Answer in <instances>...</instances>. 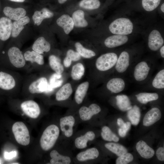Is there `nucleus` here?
I'll return each instance as SVG.
<instances>
[{
    "instance_id": "1",
    "label": "nucleus",
    "mask_w": 164,
    "mask_h": 164,
    "mask_svg": "<svg viewBox=\"0 0 164 164\" xmlns=\"http://www.w3.org/2000/svg\"><path fill=\"white\" fill-rule=\"evenodd\" d=\"M38 73L30 74L23 79L21 90L25 94L36 95L48 94L53 92L54 89L51 86L49 78Z\"/></svg>"
},
{
    "instance_id": "2",
    "label": "nucleus",
    "mask_w": 164,
    "mask_h": 164,
    "mask_svg": "<svg viewBox=\"0 0 164 164\" xmlns=\"http://www.w3.org/2000/svg\"><path fill=\"white\" fill-rule=\"evenodd\" d=\"M23 77L18 72L0 69V93H14L21 90Z\"/></svg>"
},
{
    "instance_id": "3",
    "label": "nucleus",
    "mask_w": 164,
    "mask_h": 164,
    "mask_svg": "<svg viewBox=\"0 0 164 164\" xmlns=\"http://www.w3.org/2000/svg\"><path fill=\"white\" fill-rule=\"evenodd\" d=\"M7 61L1 65L2 68L15 71L25 70L29 72L23 54L19 48L10 47L7 51Z\"/></svg>"
},
{
    "instance_id": "4",
    "label": "nucleus",
    "mask_w": 164,
    "mask_h": 164,
    "mask_svg": "<svg viewBox=\"0 0 164 164\" xmlns=\"http://www.w3.org/2000/svg\"><path fill=\"white\" fill-rule=\"evenodd\" d=\"M59 133V129L56 125H51L48 126L40 139V145L42 149L46 151L51 149L57 139Z\"/></svg>"
},
{
    "instance_id": "5",
    "label": "nucleus",
    "mask_w": 164,
    "mask_h": 164,
    "mask_svg": "<svg viewBox=\"0 0 164 164\" xmlns=\"http://www.w3.org/2000/svg\"><path fill=\"white\" fill-rule=\"evenodd\" d=\"M109 29L113 34L126 35L132 32L133 25L129 19L121 18L113 21L109 25Z\"/></svg>"
},
{
    "instance_id": "6",
    "label": "nucleus",
    "mask_w": 164,
    "mask_h": 164,
    "mask_svg": "<svg viewBox=\"0 0 164 164\" xmlns=\"http://www.w3.org/2000/svg\"><path fill=\"white\" fill-rule=\"evenodd\" d=\"M23 55L29 66L30 72L33 71L38 72L41 70L45 63L43 55L32 50L26 51L23 53Z\"/></svg>"
},
{
    "instance_id": "7",
    "label": "nucleus",
    "mask_w": 164,
    "mask_h": 164,
    "mask_svg": "<svg viewBox=\"0 0 164 164\" xmlns=\"http://www.w3.org/2000/svg\"><path fill=\"white\" fill-rule=\"evenodd\" d=\"M12 131L15 139L19 144L24 146L29 144L30 137L26 126L21 121H17L13 124Z\"/></svg>"
},
{
    "instance_id": "8",
    "label": "nucleus",
    "mask_w": 164,
    "mask_h": 164,
    "mask_svg": "<svg viewBox=\"0 0 164 164\" xmlns=\"http://www.w3.org/2000/svg\"><path fill=\"white\" fill-rule=\"evenodd\" d=\"M118 57L117 55L113 52L103 54L97 59L95 63L96 67L101 71L109 70L115 66Z\"/></svg>"
},
{
    "instance_id": "9",
    "label": "nucleus",
    "mask_w": 164,
    "mask_h": 164,
    "mask_svg": "<svg viewBox=\"0 0 164 164\" xmlns=\"http://www.w3.org/2000/svg\"><path fill=\"white\" fill-rule=\"evenodd\" d=\"M20 108L26 115L32 118H37L40 114V108L38 104L32 100H28L22 102Z\"/></svg>"
},
{
    "instance_id": "10",
    "label": "nucleus",
    "mask_w": 164,
    "mask_h": 164,
    "mask_svg": "<svg viewBox=\"0 0 164 164\" xmlns=\"http://www.w3.org/2000/svg\"><path fill=\"white\" fill-rule=\"evenodd\" d=\"M151 70L149 64L145 61H141L135 66L133 75L135 80L141 82L145 80L148 77Z\"/></svg>"
},
{
    "instance_id": "11",
    "label": "nucleus",
    "mask_w": 164,
    "mask_h": 164,
    "mask_svg": "<svg viewBox=\"0 0 164 164\" xmlns=\"http://www.w3.org/2000/svg\"><path fill=\"white\" fill-rule=\"evenodd\" d=\"M164 40L159 31L156 29L152 30L149 34L148 39V46L152 51H155L164 44Z\"/></svg>"
},
{
    "instance_id": "12",
    "label": "nucleus",
    "mask_w": 164,
    "mask_h": 164,
    "mask_svg": "<svg viewBox=\"0 0 164 164\" xmlns=\"http://www.w3.org/2000/svg\"><path fill=\"white\" fill-rule=\"evenodd\" d=\"M12 22L8 17L0 18V39L5 41L10 37L12 33Z\"/></svg>"
},
{
    "instance_id": "13",
    "label": "nucleus",
    "mask_w": 164,
    "mask_h": 164,
    "mask_svg": "<svg viewBox=\"0 0 164 164\" xmlns=\"http://www.w3.org/2000/svg\"><path fill=\"white\" fill-rule=\"evenodd\" d=\"M101 111L100 107L96 104H91L88 107L83 106L79 110V112L81 119L84 121L90 120L94 115Z\"/></svg>"
},
{
    "instance_id": "14",
    "label": "nucleus",
    "mask_w": 164,
    "mask_h": 164,
    "mask_svg": "<svg viewBox=\"0 0 164 164\" xmlns=\"http://www.w3.org/2000/svg\"><path fill=\"white\" fill-rule=\"evenodd\" d=\"M75 122L74 117L71 115L61 118L60 119L61 130L67 137L71 136L73 134V127Z\"/></svg>"
},
{
    "instance_id": "15",
    "label": "nucleus",
    "mask_w": 164,
    "mask_h": 164,
    "mask_svg": "<svg viewBox=\"0 0 164 164\" xmlns=\"http://www.w3.org/2000/svg\"><path fill=\"white\" fill-rule=\"evenodd\" d=\"M130 63V55L126 51H123L120 54L115 66L117 72L122 73L125 72L128 68Z\"/></svg>"
},
{
    "instance_id": "16",
    "label": "nucleus",
    "mask_w": 164,
    "mask_h": 164,
    "mask_svg": "<svg viewBox=\"0 0 164 164\" xmlns=\"http://www.w3.org/2000/svg\"><path fill=\"white\" fill-rule=\"evenodd\" d=\"M128 40L126 35L114 34L107 37L104 41V44L108 48H113L125 44Z\"/></svg>"
},
{
    "instance_id": "17",
    "label": "nucleus",
    "mask_w": 164,
    "mask_h": 164,
    "mask_svg": "<svg viewBox=\"0 0 164 164\" xmlns=\"http://www.w3.org/2000/svg\"><path fill=\"white\" fill-rule=\"evenodd\" d=\"M161 116L160 110L157 108H152L145 114L143 119V125L145 126L151 125L159 120Z\"/></svg>"
},
{
    "instance_id": "18",
    "label": "nucleus",
    "mask_w": 164,
    "mask_h": 164,
    "mask_svg": "<svg viewBox=\"0 0 164 164\" xmlns=\"http://www.w3.org/2000/svg\"><path fill=\"white\" fill-rule=\"evenodd\" d=\"M125 84L124 80L121 78L114 77L110 80L106 84L107 89L112 93H118L125 89Z\"/></svg>"
},
{
    "instance_id": "19",
    "label": "nucleus",
    "mask_w": 164,
    "mask_h": 164,
    "mask_svg": "<svg viewBox=\"0 0 164 164\" xmlns=\"http://www.w3.org/2000/svg\"><path fill=\"white\" fill-rule=\"evenodd\" d=\"M32 49L37 53L42 55L50 50L51 45L44 37H40L34 42Z\"/></svg>"
},
{
    "instance_id": "20",
    "label": "nucleus",
    "mask_w": 164,
    "mask_h": 164,
    "mask_svg": "<svg viewBox=\"0 0 164 164\" xmlns=\"http://www.w3.org/2000/svg\"><path fill=\"white\" fill-rule=\"evenodd\" d=\"M56 23L62 27L66 34H68L72 30L74 24L72 17L68 14H63L58 18Z\"/></svg>"
},
{
    "instance_id": "21",
    "label": "nucleus",
    "mask_w": 164,
    "mask_h": 164,
    "mask_svg": "<svg viewBox=\"0 0 164 164\" xmlns=\"http://www.w3.org/2000/svg\"><path fill=\"white\" fill-rule=\"evenodd\" d=\"M3 12L6 16L13 20H17L25 16L26 11L23 8H13L6 6L3 10Z\"/></svg>"
},
{
    "instance_id": "22",
    "label": "nucleus",
    "mask_w": 164,
    "mask_h": 164,
    "mask_svg": "<svg viewBox=\"0 0 164 164\" xmlns=\"http://www.w3.org/2000/svg\"><path fill=\"white\" fill-rule=\"evenodd\" d=\"M136 147L138 153L144 158H150L154 155V150L143 141L141 140L138 142L136 144Z\"/></svg>"
},
{
    "instance_id": "23",
    "label": "nucleus",
    "mask_w": 164,
    "mask_h": 164,
    "mask_svg": "<svg viewBox=\"0 0 164 164\" xmlns=\"http://www.w3.org/2000/svg\"><path fill=\"white\" fill-rule=\"evenodd\" d=\"M53 15L52 12L47 8H43L40 11H36L32 15V19L34 24L38 26L44 19L51 18Z\"/></svg>"
},
{
    "instance_id": "24",
    "label": "nucleus",
    "mask_w": 164,
    "mask_h": 164,
    "mask_svg": "<svg viewBox=\"0 0 164 164\" xmlns=\"http://www.w3.org/2000/svg\"><path fill=\"white\" fill-rule=\"evenodd\" d=\"M30 22L29 17L25 16L15 21L12 23V37H17L24 29V26Z\"/></svg>"
},
{
    "instance_id": "25",
    "label": "nucleus",
    "mask_w": 164,
    "mask_h": 164,
    "mask_svg": "<svg viewBox=\"0 0 164 164\" xmlns=\"http://www.w3.org/2000/svg\"><path fill=\"white\" fill-rule=\"evenodd\" d=\"M72 92L71 84L67 83L63 86L57 91L55 95L56 99L58 101L66 100L70 97Z\"/></svg>"
},
{
    "instance_id": "26",
    "label": "nucleus",
    "mask_w": 164,
    "mask_h": 164,
    "mask_svg": "<svg viewBox=\"0 0 164 164\" xmlns=\"http://www.w3.org/2000/svg\"><path fill=\"white\" fill-rule=\"evenodd\" d=\"M95 137V135L93 132L88 131L84 135L78 137L75 139V145L78 149L84 148L87 146V142L93 140Z\"/></svg>"
},
{
    "instance_id": "27",
    "label": "nucleus",
    "mask_w": 164,
    "mask_h": 164,
    "mask_svg": "<svg viewBox=\"0 0 164 164\" xmlns=\"http://www.w3.org/2000/svg\"><path fill=\"white\" fill-rule=\"evenodd\" d=\"M72 18L74 26L77 27H85L88 25V23L85 19L84 13L81 10H78L72 14Z\"/></svg>"
},
{
    "instance_id": "28",
    "label": "nucleus",
    "mask_w": 164,
    "mask_h": 164,
    "mask_svg": "<svg viewBox=\"0 0 164 164\" xmlns=\"http://www.w3.org/2000/svg\"><path fill=\"white\" fill-rule=\"evenodd\" d=\"M99 152L97 149L93 148L79 153L77 155V158L80 161H84L89 159L97 158Z\"/></svg>"
},
{
    "instance_id": "29",
    "label": "nucleus",
    "mask_w": 164,
    "mask_h": 164,
    "mask_svg": "<svg viewBox=\"0 0 164 164\" xmlns=\"http://www.w3.org/2000/svg\"><path fill=\"white\" fill-rule=\"evenodd\" d=\"M89 87L87 81L80 84L77 87L75 94V99L77 103L80 104L83 102Z\"/></svg>"
},
{
    "instance_id": "30",
    "label": "nucleus",
    "mask_w": 164,
    "mask_h": 164,
    "mask_svg": "<svg viewBox=\"0 0 164 164\" xmlns=\"http://www.w3.org/2000/svg\"><path fill=\"white\" fill-rule=\"evenodd\" d=\"M115 98L116 105L121 111H126L132 108L131 101L127 95L124 94L118 95Z\"/></svg>"
},
{
    "instance_id": "31",
    "label": "nucleus",
    "mask_w": 164,
    "mask_h": 164,
    "mask_svg": "<svg viewBox=\"0 0 164 164\" xmlns=\"http://www.w3.org/2000/svg\"><path fill=\"white\" fill-rule=\"evenodd\" d=\"M49 64L51 69L55 73L61 74L64 68L60 59L54 55H50L48 58Z\"/></svg>"
},
{
    "instance_id": "32",
    "label": "nucleus",
    "mask_w": 164,
    "mask_h": 164,
    "mask_svg": "<svg viewBox=\"0 0 164 164\" xmlns=\"http://www.w3.org/2000/svg\"><path fill=\"white\" fill-rule=\"evenodd\" d=\"M51 159L50 162L52 164H69L71 162L70 158L61 155L55 150L52 151L50 154Z\"/></svg>"
},
{
    "instance_id": "33",
    "label": "nucleus",
    "mask_w": 164,
    "mask_h": 164,
    "mask_svg": "<svg viewBox=\"0 0 164 164\" xmlns=\"http://www.w3.org/2000/svg\"><path fill=\"white\" fill-rule=\"evenodd\" d=\"M135 96L139 102L144 104L156 100L159 97L158 94L155 92H141L136 94Z\"/></svg>"
},
{
    "instance_id": "34",
    "label": "nucleus",
    "mask_w": 164,
    "mask_h": 164,
    "mask_svg": "<svg viewBox=\"0 0 164 164\" xmlns=\"http://www.w3.org/2000/svg\"><path fill=\"white\" fill-rule=\"evenodd\" d=\"M127 116L134 125H137L139 123L141 117V112L139 108L136 105H135L128 110Z\"/></svg>"
},
{
    "instance_id": "35",
    "label": "nucleus",
    "mask_w": 164,
    "mask_h": 164,
    "mask_svg": "<svg viewBox=\"0 0 164 164\" xmlns=\"http://www.w3.org/2000/svg\"><path fill=\"white\" fill-rule=\"evenodd\" d=\"M105 146L108 150L119 156L127 152V149L118 143L109 142L105 144Z\"/></svg>"
},
{
    "instance_id": "36",
    "label": "nucleus",
    "mask_w": 164,
    "mask_h": 164,
    "mask_svg": "<svg viewBox=\"0 0 164 164\" xmlns=\"http://www.w3.org/2000/svg\"><path fill=\"white\" fill-rule=\"evenodd\" d=\"M85 69L82 63H79L73 66L71 71V77L74 80H80L84 75Z\"/></svg>"
},
{
    "instance_id": "37",
    "label": "nucleus",
    "mask_w": 164,
    "mask_h": 164,
    "mask_svg": "<svg viewBox=\"0 0 164 164\" xmlns=\"http://www.w3.org/2000/svg\"><path fill=\"white\" fill-rule=\"evenodd\" d=\"M152 87L158 89L164 88V69L159 70L154 78L152 82Z\"/></svg>"
},
{
    "instance_id": "38",
    "label": "nucleus",
    "mask_w": 164,
    "mask_h": 164,
    "mask_svg": "<svg viewBox=\"0 0 164 164\" xmlns=\"http://www.w3.org/2000/svg\"><path fill=\"white\" fill-rule=\"evenodd\" d=\"M77 52L81 56L86 58H90L96 55V53L93 51L84 47L79 42H76L75 44Z\"/></svg>"
},
{
    "instance_id": "39",
    "label": "nucleus",
    "mask_w": 164,
    "mask_h": 164,
    "mask_svg": "<svg viewBox=\"0 0 164 164\" xmlns=\"http://www.w3.org/2000/svg\"><path fill=\"white\" fill-rule=\"evenodd\" d=\"M101 136L105 141L117 142L119 140V138L112 132L108 127L106 126H104L102 128Z\"/></svg>"
},
{
    "instance_id": "40",
    "label": "nucleus",
    "mask_w": 164,
    "mask_h": 164,
    "mask_svg": "<svg viewBox=\"0 0 164 164\" xmlns=\"http://www.w3.org/2000/svg\"><path fill=\"white\" fill-rule=\"evenodd\" d=\"M100 5L101 3L99 0H81L79 3L80 7L88 10L97 9Z\"/></svg>"
},
{
    "instance_id": "41",
    "label": "nucleus",
    "mask_w": 164,
    "mask_h": 164,
    "mask_svg": "<svg viewBox=\"0 0 164 164\" xmlns=\"http://www.w3.org/2000/svg\"><path fill=\"white\" fill-rule=\"evenodd\" d=\"M161 0H142V5L146 11L150 12L156 9L159 5Z\"/></svg>"
},
{
    "instance_id": "42",
    "label": "nucleus",
    "mask_w": 164,
    "mask_h": 164,
    "mask_svg": "<svg viewBox=\"0 0 164 164\" xmlns=\"http://www.w3.org/2000/svg\"><path fill=\"white\" fill-rule=\"evenodd\" d=\"M133 159L132 155L129 153H126L119 156L116 161V164H127L132 162Z\"/></svg>"
},
{
    "instance_id": "43",
    "label": "nucleus",
    "mask_w": 164,
    "mask_h": 164,
    "mask_svg": "<svg viewBox=\"0 0 164 164\" xmlns=\"http://www.w3.org/2000/svg\"><path fill=\"white\" fill-rule=\"evenodd\" d=\"M131 127V123L129 122H124L120 126L118 129V132L119 135L122 137H125L127 132L129 130Z\"/></svg>"
},
{
    "instance_id": "44",
    "label": "nucleus",
    "mask_w": 164,
    "mask_h": 164,
    "mask_svg": "<svg viewBox=\"0 0 164 164\" xmlns=\"http://www.w3.org/2000/svg\"><path fill=\"white\" fill-rule=\"evenodd\" d=\"M66 56L69 57L72 61H76L80 60L81 56L77 52L70 49L68 50L66 54Z\"/></svg>"
},
{
    "instance_id": "45",
    "label": "nucleus",
    "mask_w": 164,
    "mask_h": 164,
    "mask_svg": "<svg viewBox=\"0 0 164 164\" xmlns=\"http://www.w3.org/2000/svg\"><path fill=\"white\" fill-rule=\"evenodd\" d=\"M156 155L157 159L161 161H164V149L163 147H159L156 152Z\"/></svg>"
},
{
    "instance_id": "46",
    "label": "nucleus",
    "mask_w": 164,
    "mask_h": 164,
    "mask_svg": "<svg viewBox=\"0 0 164 164\" xmlns=\"http://www.w3.org/2000/svg\"><path fill=\"white\" fill-rule=\"evenodd\" d=\"M16 154L15 151H12L9 153L6 152L5 154V157L8 159H10L15 157Z\"/></svg>"
},
{
    "instance_id": "47",
    "label": "nucleus",
    "mask_w": 164,
    "mask_h": 164,
    "mask_svg": "<svg viewBox=\"0 0 164 164\" xmlns=\"http://www.w3.org/2000/svg\"><path fill=\"white\" fill-rule=\"evenodd\" d=\"M72 61L71 60L69 57L66 56L63 60V65L66 67H69L71 64Z\"/></svg>"
},
{
    "instance_id": "48",
    "label": "nucleus",
    "mask_w": 164,
    "mask_h": 164,
    "mask_svg": "<svg viewBox=\"0 0 164 164\" xmlns=\"http://www.w3.org/2000/svg\"><path fill=\"white\" fill-rule=\"evenodd\" d=\"M160 52L161 56V57L164 58V46H162L160 48Z\"/></svg>"
},
{
    "instance_id": "49",
    "label": "nucleus",
    "mask_w": 164,
    "mask_h": 164,
    "mask_svg": "<svg viewBox=\"0 0 164 164\" xmlns=\"http://www.w3.org/2000/svg\"><path fill=\"white\" fill-rule=\"evenodd\" d=\"M67 0H58V2L60 4H62L65 2Z\"/></svg>"
},
{
    "instance_id": "50",
    "label": "nucleus",
    "mask_w": 164,
    "mask_h": 164,
    "mask_svg": "<svg viewBox=\"0 0 164 164\" xmlns=\"http://www.w3.org/2000/svg\"><path fill=\"white\" fill-rule=\"evenodd\" d=\"M11 1L16 2H24L25 0H9Z\"/></svg>"
},
{
    "instance_id": "51",
    "label": "nucleus",
    "mask_w": 164,
    "mask_h": 164,
    "mask_svg": "<svg viewBox=\"0 0 164 164\" xmlns=\"http://www.w3.org/2000/svg\"><path fill=\"white\" fill-rule=\"evenodd\" d=\"M161 10L162 12H164V3H162L161 6Z\"/></svg>"
}]
</instances>
